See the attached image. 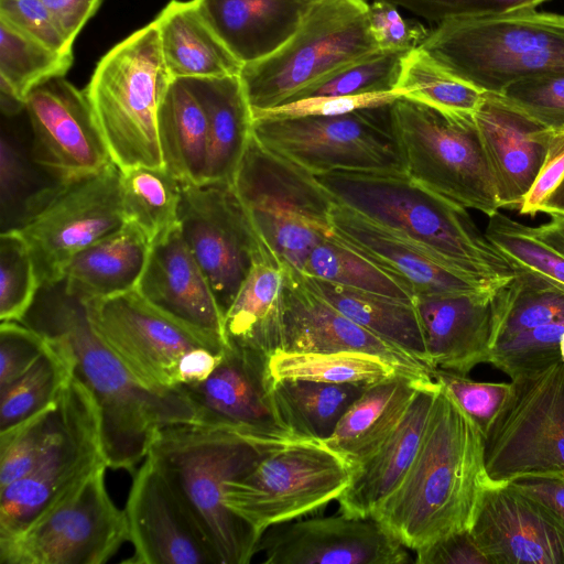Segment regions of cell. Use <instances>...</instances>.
Returning <instances> with one entry per match:
<instances>
[{
  "mask_svg": "<svg viewBox=\"0 0 564 564\" xmlns=\"http://www.w3.org/2000/svg\"><path fill=\"white\" fill-rule=\"evenodd\" d=\"M510 282L494 289L413 299L432 370L467 376L475 366L488 361L508 306Z\"/></svg>",
  "mask_w": 564,
  "mask_h": 564,
  "instance_id": "cell-21",
  "label": "cell"
},
{
  "mask_svg": "<svg viewBox=\"0 0 564 564\" xmlns=\"http://www.w3.org/2000/svg\"><path fill=\"white\" fill-rule=\"evenodd\" d=\"M48 340L22 322L0 325V389L26 372L45 352Z\"/></svg>",
  "mask_w": 564,
  "mask_h": 564,
  "instance_id": "cell-54",
  "label": "cell"
},
{
  "mask_svg": "<svg viewBox=\"0 0 564 564\" xmlns=\"http://www.w3.org/2000/svg\"><path fill=\"white\" fill-rule=\"evenodd\" d=\"M158 133L165 169L181 183H204L207 120L183 79H172L158 112Z\"/></svg>",
  "mask_w": 564,
  "mask_h": 564,
  "instance_id": "cell-37",
  "label": "cell"
},
{
  "mask_svg": "<svg viewBox=\"0 0 564 564\" xmlns=\"http://www.w3.org/2000/svg\"><path fill=\"white\" fill-rule=\"evenodd\" d=\"M498 95L543 129H564V75L519 80Z\"/></svg>",
  "mask_w": 564,
  "mask_h": 564,
  "instance_id": "cell-52",
  "label": "cell"
},
{
  "mask_svg": "<svg viewBox=\"0 0 564 564\" xmlns=\"http://www.w3.org/2000/svg\"><path fill=\"white\" fill-rule=\"evenodd\" d=\"M431 375L473 420L484 438L507 405L513 390L512 382H478L444 369H433Z\"/></svg>",
  "mask_w": 564,
  "mask_h": 564,
  "instance_id": "cell-51",
  "label": "cell"
},
{
  "mask_svg": "<svg viewBox=\"0 0 564 564\" xmlns=\"http://www.w3.org/2000/svg\"><path fill=\"white\" fill-rule=\"evenodd\" d=\"M366 0H318L274 53L240 70L252 113L289 101L335 69L379 50Z\"/></svg>",
  "mask_w": 564,
  "mask_h": 564,
  "instance_id": "cell-9",
  "label": "cell"
},
{
  "mask_svg": "<svg viewBox=\"0 0 564 564\" xmlns=\"http://www.w3.org/2000/svg\"><path fill=\"white\" fill-rule=\"evenodd\" d=\"M40 279L30 248L18 229L0 235V319L21 322L31 308Z\"/></svg>",
  "mask_w": 564,
  "mask_h": 564,
  "instance_id": "cell-47",
  "label": "cell"
},
{
  "mask_svg": "<svg viewBox=\"0 0 564 564\" xmlns=\"http://www.w3.org/2000/svg\"><path fill=\"white\" fill-rule=\"evenodd\" d=\"M154 21L109 50L85 88L112 162L121 170L165 167L158 112L171 83Z\"/></svg>",
  "mask_w": 564,
  "mask_h": 564,
  "instance_id": "cell-6",
  "label": "cell"
},
{
  "mask_svg": "<svg viewBox=\"0 0 564 564\" xmlns=\"http://www.w3.org/2000/svg\"><path fill=\"white\" fill-rule=\"evenodd\" d=\"M335 202L431 252L456 271L505 285L517 274L467 208L405 171H338L315 175Z\"/></svg>",
  "mask_w": 564,
  "mask_h": 564,
  "instance_id": "cell-3",
  "label": "cell"
},
{
  "mask_svg": "<svg viewBox=\"0 0 564 564\" xmlns=\"http://www.w3.org/2000/svg\"><path fill=\"white\" fill-rule=\"evenodd\" d=\"M0 19L56 52L73 53L42 0H0Z\"/></svg>",
  "mask_w": 564,
  "mask_h": 564,
  "instance_id": "cell-56",
  "label": "cell"
},
{
  "mask_svg": "<svg viewBox=\"0 0 564 564\" xmlns=\"http://www.w3.org/2000/svg\"><path fill=\"white\" fill-rule=\"evenodd\" d=\"M420 564H490L470 530L447 535L415 551Z\"/></svg>",
  "mask_w": 564,
  "mask_h": 564,
  "instance_id": "cell-59",
  "label": "cell"
},
{
  "mask_svg": "<svg viewBox=\"0 0 564 564\" xmlns=\"http://www.w3.org/2000/svg\"><path fill=\"white\" fill-rule=\"evenodd\" d=\"M333 235L351 250L394 276L413 296L474 292L489 284L449 267L420 246L335 202Z\"/></svg>",
  "mask_w": 564,
  "mask_h": 564,
  "instance_id": "cell-26",
  "label": "cell"
},
{
  "mask_svg": "<svg viewBox=\"0 0 564 564\" xmlns=\"http://www.w3.org/2000/svg\"><path fill=\"white\" fill-rule=\"evenodd\" d=\"M259 552L268 564H405L406 547L372 517L345 513L269 528Z\"/></svg>",
  "mask_w": 564,
  "mask_h": 564,
  "instance_id": "cell-20",
  "label": "cell"
},
{
  "mask_svg": "<svg viewBox=\"0 0 564 564\" xmlns=\"http://www.w3.org/2000/svg\"><path fill=\"white\" fill-rule=\"evenodd\" d=\"M482 93L533 77L564 75V14L533 10L438 23L421 45Z\"/></svg>",
  "mask_w": 564,
  "mask_h": 564,
  "instance_id": "cell-5",
  "label": "cell"
},
{
  "mask_svg": "<svg viewBox=\"0 0 564 564\" xmlns=\"http://www.w3.org/2000/svg\"><path fill=\"white\" fill-rule=\"evenodd\" d=\"M120 196L124 223L138 228L151 245L178 225L181 182L165 167L121 171Z\"/></svg>",
  "mask_w": 564,
  "mask_h": 564,
  "instance_id": "cell-41",
  "label": "cell"
},
{
  "mask_svg": "<svg viewBox=\"0 0 564 564\" xmlns=\"http://www.w3.org/2000/svg\"><path fill=\"white\" fill-rule=\"evenodd\" d=\"M538 213L564 215V176L553 192L541 203Z\"/></svg>",
  "mask_w": 564,
  "mask_h": 564,
  "instance_id": "cell-63",
  "label": "cell"
},
{
  "mask_svg": "<svg viewBox=\"0 0 564 564\" xmlns=\"http://www.w3.org/2000/svg\"><path fill=\"white\" fill-rule=\"evenodd\" d=\"M356 467L322 441L296 440L267 453L226 484V507L260 536L337 500Z\"/></svg>",
  "mask_w": 564,
  "mask_h": 564,
  "instance_id": "cell-10",
  "label": "cell"
},
{
  "mask_svg": "<svg viewBox=\"0 0 564 564\" xmlns=\"http://www.w3.org/2000/svg\"><path fill=\"white\" fill-rule=\"evenodd\" d=\"M304 276L339 312L430 368L424 333L413 301Z\"/></svg>",
  "mask_w": 564,
  "mask_h": 564,
  "instance_id": "cell-35",
  "label": "cell"
},
{
  "mask_svg": "<svg viewBox=\"0 0 564 564\" xmlns=\"http://www.w3.org/2000/svg\"><path fill=\"white\" fill-rule=\"evenodd\" d=\"M564 319L544 324L497 340L488 364L505 372L511 380L562 360L561 338Z\"/></svg>",
  "mask_w": 564,
  "mask_h": 564,
  "instance_id": "cell-50",
  "label": "cell"
},
{
  "mask_svg": "<svg viewBox=\"0 0 564 564\" xmlns=\"http://www.w3.org/2000/svg\"><path fill=\"white\" fill-rule=\"evenodd\" d=\"M423 382L395 375L367 386L323 443L359 466L395 430Z\"/></svg>",
  "mask_w": 564,
  "mask_h": 564,
  "instance_id": "cell-34",
  "label": "cell"
},
{
  "mask_svg": "<svg viewBox=\"0 0 564 564\" xmlns=\"http://www.w3.org/2000/svg\"><path fill=\"white\" fill-rule=\"evenodd\" d=\"M389 106L334 116H257L252 130L265 148L313 175L405 171Z\"/></svg>",
  "mask_w": 564,
  "mask_h": 564,
  "instance_id": "cell-11",
  "label": "cell"
},
{
  "mask_svg": "<svg viewBox=\"0 0 564 564\" xmlns=\"http://www.w3.org/2000/svg\"><path fill=\"white\" fill-rule=\"evenodd\" d=\"M487 482L484 436L441 386L413 464L372 518L415 552L469 530Z\"/></svg>",
  "mask_w": 564,
  "mask_h": 564,
  "instance_id": "cell-2",
  "label": "cell"
},
{
  "mask_svg": "<svg viewBox=\"0 0 564 564\" xmlns=\"http://www.w3.org/2000/svg\"><path fill=\"white\" fill-rule=\"evenodd\" d=\"M280 350L362 352L383 359L411 379L433 380L426 365L351 321L316 292L303 273L293 270L284 292Z\"/></svg>",
  "mask_w": 564,
  "mask_h": 564,
  "instance_id": "cell-25",
  "label": "cell"
},
{
  "mask_svg": "<svg viewBox=\"0 0 564 564\" xmlns=\"http://www.w3.org/2000/svg\"><path fill=\"white\" fill-rule=\"evenodd\" d=\"M70 44L102 0H42Z\"/></svg>",
  "mask_w": 564,
  "mask_h": 564,
  "instance_id": "cell-60",
  "label": "cell"
},
{
  "mask_svg": "<svg viewBox=\"0 0 564 564\" xmlns=\"http://www.w3.org/2000/svg\"><path fill=\"white\" fill-rule=\"evenodd\" d=\"M178 226L225 316L254 261L268 248L232 183H181Z\"/></svg>",
  "mask_w": 564,
  "mask_h": 564,
  "instance_id": "cell-15",
  "label": "cell"
},
{
  "mask_svg": "<svg viewBox=\"0 0 564 564\" xmlns=\"http://www.w3.org/2000/svg\"><path fill=\"white\" fill-rule=\"evenodd\" d=\"M549 132L545 160L533 186L519 207L521 215L534 217L541 203L564 176V129Z\"/></svg>",
  "mask_w": 564,
  "mask_h": 564,
  "instance_id": "cell-58",
  "label": "cell"
},
{
  "mask_svg": "<svg viewBox=\"0 0 564 564\" xmlns=\"http://www.w3.org/2000/svg\"><path fill=\"white\" fill-rule=\"evenodd\" d=\"M84 303L95 333L147 389L177 388L182 356L198 346L210 348L137 290Z\"/></svg>",
  "mask_w": 564,
  "mask_h": 564,
  "instance_id": "cell-17",
  "label": "cell"
},
{
  "mask_svg": "<svg viewBox=\"0 0 564 564\" xmlns=\"http://www.w3.org/2000/svg\"><path fill=\"white\" fill-rule=\"evenodd\" d=\"M120 175L111 163L68 185L18 229L30 248L41 286L62 281L66 265L79 251L124 224Z\"/></svg>",
  "mask_w": 564,
  "mask_h": 564,
  "instance_id": "cell-16",
  "label": "cell"
},
{
  "mask_svg": "<svg viewBox=\"0 0 564 564\" xmlns=\"http://www.w3.org/2000/svg\"><path fill=\"white\" fill-rule=\"evenodd\" d=\"M511 382L512 394L484 438L488 481L564 479V361Z\"/></svg>",
  "mask_w": 564,
  "mask_h": 564,
  "instance_id": "cell-13",
  "label": "cell"
},
{
  "mask_svg": "<svg viewBox=\"0 0 564 564\" xmlns=\"http://www.w3.org/2000/svg\"><path fill=\"white\" fill-rule=\"evenodd\" d=\"M223 352L198 346L185 352L177 367L178 386L193 384L207 379L221 359Z\"/></svg>",
  "mask_w": 564,
  "mask_h": 564,
  "instance_id": "cell-62",
  "label": "cell"
},
{
  "mask_svg": "<svg viewBox=\"0 0 564 564\" xmlns=\"http://www.w3.org/2000/svg\"><path fill=\"white\" fill-rule=\"evenodd\" d=\"M154 22L164 65L172 79L240 74L242 64L208 25L196 0H171Z\"/></svg>",
  "mask_w": 564,
  "mask_h": 564,
  "instance_id": "cell-33",
  "label": "cell"
},
{
  "mask_svg": "<svg viewBox=\"0 0 564 564\" xmlns=\"http://www.w3.org/2000/svg\"><path fill=\"white\" fill-rule=\"evenodd\" d=\"M367 386L324 383L300 379L274 380L280 414L299 438L325 441Z\"/></svg>",
  "mask_w": 564,
  "mask_h": 564,
  "instance_id": "cell-40",
  "label": "cell"
},
{
  "mask_svg": "<svg viewBox=\"0 0 564 564\" xmlns=\"http://www.w3.org/2000/svg\"><path fill=\"white\" fill-rule=\"evenodd\" d=\"M470 533L490 564H564V525L512 482H487Z\"/></svg>",
  "mask_w": 564,
  "mask_h": 564,
  "instance_id": "cell-22",
  "label": "cell"
},
{
  "mask_svg": "<svg viewBox=\"0 0 564 564\" xmlns=\"http://www.w3.org/2000/svg\"><path fill=\"white\" fill-rule=\"evenodd\" d=\"M102 465L107 462L99 408L73 376L61 395L57 427L36 464L0 488V539L22 531Z\"/></svg>",
  "mask_w": 564,
  "mask_h": 564,
  "instance_id": "cell-12",
  "label": "cell"
},
{
  "mask_svg": "<svg viewBox=\"0 0 564 564\" xmlns=\"http://www.w3.org/2000/svg\"><path fill=\"white\" fill-rule=\"evenodd\" d=\"M389 120L412 178L488 217L502 208L473 115L448 113L401 97L389 106Z\"/></svg>",
  "mask_w": 564,
  "mask_h": 564,
  "instance_id": "cell-8",
  "label": "cell"
},
{
  "mask_svg": "<svg viewBox=\"0 0 564 564\" xmlns=\"http://www.w3.org/2000/svg\"><path fill=\"white\" fill-rule=\"evenodd\" d=\"M301 273L352 289L414 299L409 288L341 243L333 232L312 249Z\"/></svg>",
  "mask_w": 564,
  "mask_h": 564,
  "instance_id": "cell-45",
  "label": "cell"
},
{
  "mask_svg": "<svg viewBox=\"0 0 564 564\" xmlns=\"http://www.w3.org/2000/svg\"><path fill=\"white\" fill-rule=\"evenodd\" d=\"M474 119L502 208L519 209L543 166L550 132L498 94L484 93Z\"/></svg>",
  "mask_w": 564,
  "mask_h": 564,
  "instance_id": "cell-27",
  "label": "cell"
},
{
  "mask_svg": "<svg viewBox=\"0 0 564 564\" xmlns=\"http://www.w3.org/2000/svg\"><path fill=\"white\" fill-rule=\"evenodd\" d=\"M317 1L196 0L208 25L242 66L280 48Z\"/></svg>",
  "mask_w": 564,
  "mask_h": 564,
  "instance_id": "cell-29",
  "label": "cell"
},
{
  "mask_svg": "<svg viewBox=\"0 0 564 564\" xmlns=\"http://www.w3.org/2000/svg\"><path fill=\"white\" fill-rule=\"evenodd\" d=\"M232 184L262 243L302 272L312 249L333 232L330 194L315 175L253 134Z\"/></svg>",
  "mask_w": 564,
  "mask_h": 564,
  "instance_id": "cell-7",
  "label": "cell"
},
{
  "mask_svg": "<svg viewBox=\"0 0 564 564\" xmlns=\"http://www.w3.org/2000/svg\"><path fill=\"white\" fill-rule=\"evenodd\" d=\"M24 111L32 156L56 183L72 185L113 163L85 91L64 77L36 86Z\"/></svg>",
  "mask_w": 564,
  "mask_h": 564,
  "instance_id": "cell-18",
  "label": "cell"
},
{
  "mask_svg": "<svg viewBox=\"0 0 564 564\" xmlns=\"http://www.w3.org/2000/svg\"><path fill=\"white\" fill-rule=\"evenodd\" d=\"M6 118L0 141L1 231L23 227L68 186L56 183L35 163L30 127L25 134Z\"/></svg>",
  "mask_w": 564,
  "mask_h": 564,
  "instance_id": "cell-36",
  "label": "cell"
},
{
  "mask_svg": "<svg viewBox=\"0 0 564 564\" xmlns=\"http://www.w3.org/2000/svg\"><path fill=\"white\" fill-rule=\"evenodd\" d=\"M286 443L203 423L162 427L150 456L214 552L218 564H248L261 536L225 505L226 484Z\"/></svg>",
  "mask_w": 564,
  "mask_h": 564,
  "instance_id": "cell-4",
  "label": "cell"
},
{
  "mask_svg": "<svg viewBox=\"0 0 564 564\" xmlns=\"http://www.w3.org/2000/svg\"><path fill=\"white\" fill-rule=\"evenodd\" d=\"M403 97L399 90L358 96H326L297 99L269 110L254 112L257 116H334L361 109L381 108Z\"/></svg>",
  "mask_w": 564,
  "mask_h": 564,
  "instance_id": "cell-57",
  "label": "cell"
},
{
  "mask_svg": "<svg viewBox=\"0 0 564 564\" xmlns=\"http://www.w3.org/2000/svg\"><path fill=\"white\" fill-rule=\"evenodd\" d=\"M369 1V0H366ZM378 1V0H370ZM404 8L429 21L490 18L533 10L547 0H380Z\"/></svg>",
  "mask_w": 564,
  "mask_h": 564,
  "instance_id": "cell-53",
  "label": "cell"
},
{
  "mask_svg": "<svg viewBox=\"0 0 564 564\" xmlns=\"http://www.w3.org/2000/svg\"><path fill=\"white\" fill-rule=\"evenodd\" d=\"M95 469L22 531L0 539L1 564H104L129 541L124 510Z\"/></svg>",
  "mask_w": 564,
  "mask_h": 564,
  "instance_id": "cell-14",
  "label": "cell"
},
{
  "mask_svg": "<svg viewBox=\"0 0 564 564\" xmlns=\"http://www.w3.org/2000/svg\"><path fill=\"white\" fill-rule=\"evenodd\" d=\"M45 338L48 346L37 361L0 389V432L54 403L74 376V362L67 349L58 341Z\"/></svg>",
  "mask_w": 564,
  "mask_h": 564,
  "instance_id": "cell-42",
  "label": "cell"
},
{
  "mask_svg": "<svg viewBox=\"0 0 564 564\" xmlns=\"http://www.w3.org/2000/svg\"><path fill=\"white\" fill-rule=\"evenodd\" d=\"M563 319L564 292L532 273L518 271L510 282L509 302L496 341Z\"/></svg>",
  "mask_w": 564,
  "mask_h": 564,
  "instance_id": "cell-48",
  "label": "cell"
},
{
  "mask_svg": "<svg viewBox=\"0 0 564 564\" xmlns=\"http://www.w3.org/2000/svg\"><path fill=\"white\" fill-rule=\"evenodd\" d=\"M73 53L56 52L0 19V90L3 116L19 115L40 84L64 77Z\"/></svg>",
  "mask_w": 564,
  "mask_h": 564,
  "instance_id": "cell-39",
  "label": "cell"
},
{
  "mask_svg": "<svg viewBox=\"0 0 564 564\" xmlns=\"http://www.w3.org/2000/svg\"><path fill=\"white\" fill-rule=\"evenodd\" d=\"M408 53L376 50L327 74L289 101L395 91L402 62Z\"/></svg>",
  "mask_w": 564,
  "mask_h": 564,
  "instance_id": "cell-46",
  "label": "cell"
},
{
  "mask_svg": "<svg viewBox=\"0 0 564 564\" xmlns=\"http://www.w3.org/2000/svg\"><path fill=\"white\" fill-rule=\"evenodd\" d=\"M397 89L403 98L455 115L474 116L484 97L421 47L404 56Z\"/></svg>",
  "mask_w": 564,
  "mask_h": 564,
  "instance_id": "cell-44",
  "label": "cell"
},
{
  "mask_svg": "<svg viewBox=\"0 0 564 564\" xmlns=\"http://www.w3.org/2000/svg\"><path fill=\"white\" fill-rule=\"evenodd\" d=\"M135 290L215 351L227 347L224 312L178 225L151 245Z\"/></svg>",
  "mask_w": 564,
  "mask_h": 564,
  "instance_id": "cell-24",
  "label": "cell"
},
{
  "mask_svg": "<svg viewBox=\"0 0 564 564\" xmlns=\"http://www.w3.org/2000/svg\"><path fill=\"white\" fill-rule=\"evenodd\" d=\"M150 249L148 238L124 223L69 261L63 273L64 289L83 302L133 291L145 269Z\"/></svg>",
  "mask_w": 564,
  "mask_h": 564,
  "instance_id": "cell-31",
  "label": "cell"
},
{
  "mask_svg": "<svg viewBox=\"0 0 564 564\" xmlns=\"http://www.w3.org/2000/svg\"><path fill=\"white\" fill-rule=\"evenodd\" d=\"M21 322L62 344L72 356L74 376L99 408L108 467L131 470L145 458L158 430L197 423L196 411L181 387L159 392L135 380L95 333L85 303L68 294L62 281L42 285Z\"/></svg>",
  "mask_w": 564,
  "mask_h": 564,
  "instance_id": "cell-1",
  "label": "cell"
},
{
  "mask_svg": "<svg viewBox=\"0 0 564 564\" xmlns=\"http://www.w3.org/2000/svg\"><path fill=\"white\" fill-rule=\"evenodd\" d=\"M269 355L228 343L204 381L178 386L192 402L197 423L232 429L259 440H296L284 423L274 397Z\"/></svg>",
  "mask_w": 564,
  "mask_h": 564,
  "instance_id": "cell-19",
  "label": "cell"
},
{
  "mask_svg": "<svg viewBox=\"0 0 564 564\" xmlns=\"http://www.w3.org/2000/svg\"><path fill=\"white\" fill-rule=\"evenodd\" d=\"M561 356H562V360L564 361V333L561 338Z\"/></svg>",
  "mask_w": 564,
  "mask_h": 564,
  "instance_id": "cell-64",
  "label": "cell"
},
{
  "mask_svg": "<svg viewBox=\"0 0 564 564\" xmlns=\"http://www.w3.org/2000/svg\"><path fill=\"white\" fill-rule=\"evenodd\" d=\"M61 395L30 419L0 432V488L22 478L36 464L57 427Z\"/></svg>",
  "mask_w": 564,
  "mask_h": 564,
  "instance_id": "cell-49",
  "label": "cell"
},
{
  "mask_svg": "<svg viewBox=\"0 0 564 564\" xmlns=\"http://www.w3.org/2000/svg\"><path fill=\"white\" fill-rule=\"evenodd\" d=\"M519 490L542 503L564 525V479L524 477L511 481Z\"/></svg>",
  "mask_w": 564,
  "mask_h": 564,
  "instance_id": "cell-61",
  "label": "cell"
},
{
  "mask_svg": "<svg viewBox=\"0 0 564 564\" xmlns=\"http://www.w3.org/2000/svg\"><path fill=\"white\" fill-rule=\"evenodd\" d=\"M269 369L274 380L300 379L358 386H370L395 375H402L379 357L349 351L278 350L269 357Z\"/></svg>",
  "mask_w": 564,
  "mask_h": 564,
  "instance_id": "cell-43",
  "label": "cell"
},
{
  "mask_svg": "<svg viewBox=\"0 0 564 564\" xmlns=\"http://www.w3.org/2000/svg\"><path fill=\"white\" fill-rule=\"evenodd\" d=\"M440 388L435 380L423 382L395 430L356 467L350 484L337 499L341 513L372 517L399 487L422 444Z\"/></svg>",
  "mask_w": 564,
  "mask_h": 564,
  "instance_id": "cell-28",
  "label": "cell"
},
{
  "mask_svg": "<svg viewBox=\"0 0 564 564\" xmlns=\"http://www.w3.org/2000/svg\"><path fill=\"white\" fill-rule=\"evenodd\" d=\"M207 120L205 182L234 183L253 134V113L239 75L183 79Z\"/></svg>",
  "mask_w": 564,
  "mask_h": 564,
  "instance_id": "cell-30",
  "label": "cell"
},
{
  "mask_svg": "<svg viewBox=\"0 0 564 564\" xmlns=\"http://www.w3.org/2000/svg\"><path fill=\"white\" fill-rule=\"evenodd\" d=\"M398 7L387 1H371L367 19L380 50L411 52L421 47L430 31L420 22L404 19Z\"/></svg>",
  "mask_w": 564,
  "mask_h": 564,
  "instance_id": "cell-55",
  "label": "cell"
},
{
  "mask_svg": "<svg viewBox=\"0 0 564 564\" xmlns=\"http://www.w3.org/2000/svg\"><path fill=\"white\" fill-rule=\"evenodd\" d=\"M131 564H218L181 500L150 457L137 470L124 509Z\"/></svg>",
  "mask_w": 564,
  "mask_h": 564,
  "instance_id": "cell-23",
  "label": "cell"
},
{
  "mask_svg": "<svg viewBox=\"0 0 564 564\" xmlns=\"http://www.w3.org/2000/svg\"><path fill=\"white\" fill-rule=\"evenodd\" d=\"M549 216L529 226L498 210L484 232L517 272L532 273L564 292V215Z\"/></svg>",
  "mask_w": 564,
  "mask_h": 564,
  "instance_id": "cell-38",
  "label": "cell"
},
{
  "mask_svg": "<svg viewBox=\"0 0 564 564\" xmlns=\"http://www.w3.org/2000/svg\"><path fill=\"white\" fill-rule=\"evenodd\" d=\"M290 271L269 250L254 261L225 312L228 343L269 356L282 349L284 292Z\"/></svg>",
  "mask_w": 564,
  "mask_h": 564,
  "instance_id": "cell-32",
  "label": "cell"
}]
</instances>
